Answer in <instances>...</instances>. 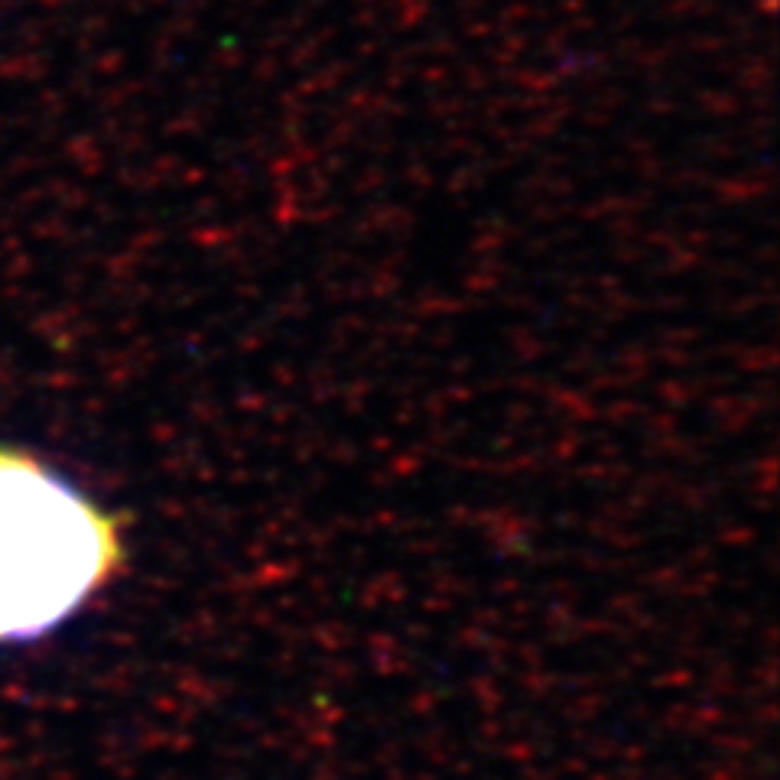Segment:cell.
<instances>
[{
	"mask_svg": "<svg viewBox=\"0 0 780 780\" xmlns=\"http://www.w3.org/2000/svg\"><path fill=\"white\" fill-rule=\"evenodd\" d=\"M121 569V524L39 455L0 446V644L56 631Z\"/></svg>",
	"mask_w": 780,
	"mask_h": 780,
	"instance_id": "6da1fadb",
	"label": "cell"
}]
</instances>
